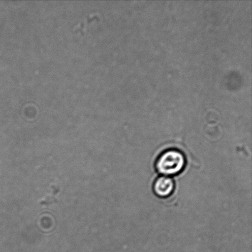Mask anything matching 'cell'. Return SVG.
I'll list each match as a JSON object with an SVG mask.
<instances>
[{
  "instance_id": "3957f363",
  "label": "cell",
  "mask_w": 252,
  "mask_h": 252,
  "mask_svg": "<svg viewBox=\"0 0 252 252\" xmlns=\"http://www.w3.org/2000/svg\"><path fill=\"white\" fill-rule=\"evenodd\" d=\"M57 202V199L55 198V197H48V198H47L45 200H44V201H41V205H44V206H48V205H50L54 203V202Z\"/></svg>"
},
{
  "instance_id": "6da1fadb",
  "label": "cell",
  "mask_w": 252,
  "mask_h": 252,
  "mask_svg": "<svg viewBox=\"0 0 252 252\" xmlns=\"http://www.w3.org/2000/svg\"><path fill=\"white\" fill-rule=\"evenodd\" d=\"M187 160L182 152L169 149L161 153L156 162V169L162 176L171 177L181 173L186 166Z\"/></svg>"
},
{
  "instance_id": "7a4b0ae2",
  "label": "cell",
  "mask_w": 252,
  "mask_h": 252,
  "mask_svg": "<svg viewBox=\"0 0 252 252\" xmlns=\"http://www.w3.org/2000/svg\"><path fill=\"white\" fill-rule=\"evenodd\" d=\"M174 189V181L169 177H158L153 184V191L160 198H165L171 196Z\"/></svg>"
}]
</instances>
